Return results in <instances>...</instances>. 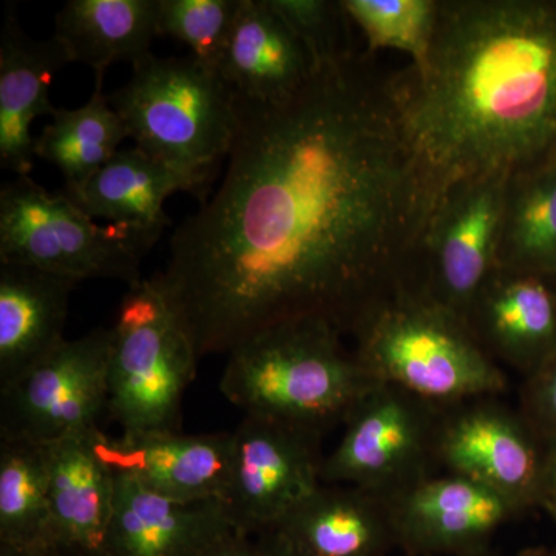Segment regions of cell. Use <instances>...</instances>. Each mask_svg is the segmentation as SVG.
Returning a JSON list of instances; mask_svg holds the SVG:
<instances>
[{"mask_svg":"<svg viewBox=\"0 0 556 556\" xmlns=\"http://www.w3.org/2000/svg\"><path fill=\"white\" fill-rule=\"evenodd\" d=\"M547 278L497 269L467 316L486 353L525 378L556 353V291Z\"/></svg>","mask_w":556,"mask_h":556,"instance_id":"15","label":"cell"},{"mask_svg":"<svg viewBox=\"0 0 556 556\" xmlns=\"http://www.w3.org/2000/svg\"><path fill=\"white\" fill-rule=\"evenodd\" d=\"M519 413L541 441L556 437V353L526 378Z\"/></svg>","mask_w":556,"mask_h":556,"instance_id":"30","label":"cell"},{"mask_svg":"<svg viewBox=\"0 0 556 556\" xmlns=\"http://www.w3.org/2000/svg\"><path fill=\"white\" fill-rule=\"evenodd\" d=\"M179 190L190 193L188 182L135 146L118 150L90 178L62 193L91 218L163 233L170 223L164 201Z\"/></svg>","mask_w":556,"mask_h":556,"instance_id":"22","label":"cell"},{"mask_svg":"<svg viewBox=\"0 0 556 556\" xmlns=\"http://www.w3.org/2000/svg\"><path fill=\"white\" fill-rule=\"evenodd\" d=\"M100 430L49 444L51 533L58 556H108L116 475L98 452Z\"/></svg>","mask_w":556,"mask_h":556,"instance_id":"16","label":"cell"},{"mask_svg":"<svg viewBox=\"0 0 556 556\" xmlns=\"http://www.w3.org/2000/svg\"><path fill=\"white\" fill-rule=\"evenodd\" d=\"M160 237L127 223L97 225L65 193H51L28 177L0 189V263L131 287L142 280L139 266Z\"/></svg>","mask_w":556,"mask_h":556,"instance_id":"7","label":"cell"},{"mask_svg":"<svg viewBox=\"0 0 556 556\" xmlns=\"http://www.w3.org/2000/svg\"><path fill=\"white\" fill-rule=\"evenodd\" d=\"M320 434L244 415L232 431L225 504L233 529L257 536L274 529L321 485Z\"/></svg>","mask_w":556,"mask_h":556,"instance_id":"11","label":"cell"},{"mask_svg":"<svg viewBox=\"0 0 556 556\" xmlns=\"http://www.w3.org/2000/svg\"><path fill=\"white\" fill-rule=\"evenodd\" d=\"M0 544L56 555L51 533L49 444L0 439Z\"/></svg>","mask_w":556,"mask_h":556,"instance_id":"24","label":"cell"},{"mask_svg":"<svg viewBox=\"0 0 556 556\" xmlns=\"http://www.w3.org/2000/svg\"><path fill=\"white\" fill-rule=\"evenodd\" d=\"M79 281L35 266L0 263V390L64 342Z\"/></svg>","mask_w":556,"mask_h":556,"instance_id":"20","label":"cell"},{"mask_svg":"<svg viewBox=\"0 0 556 556\" xmlns=\"http://www.w3.org/2000/svg\"><path fill=\"white\" fill-rule=\"evenodd\" d=\"M254 540L257 556H313L277 527L260 533Z\"/></svg>","mask_w":556,"mask_h":556,"instance_id":"33","label":"cell"},{"mask_svg":"<svg viewBox=\"0 0 556 556\" xmlns=\"http://www.w3.org/2000/svg\"><path fill=\"white\" fill-rule=\"evenodd\" d=\"M390 87L416 177V249L457 186L556 161V0H441L426 64Z\"/></svg>","mask_w":556,"mask_h":556,"instance_id":"2","label":"cell"},{"mask_svg":"<svg viewBox=\"0 0 556 556\" xmlns=\"http://www.w3.org/2000/svg\"><path fill=\"white\" fill-rule=\"evenodd\" d=\"M97 86L87 104L79 109H58L51 123L36 137V156L60 167L65 188L90 178L129 138L126 124L102 91L104 76H94Z\"/></svg>","mask_w":556,"mask_h":556,"instance_id":"25","label":"cell"},{"mask_svg":"<svg viewBox=\"0 0 556 556\" xmlns=\"http://www.w3.org/2000/svg\"><path fill=\"white\" fill-rule=\"evenodd\" d=\"M192 556H257L254 536L232 529Z\"/></svg>","mask_w":556,"mask_h":556,"instance_id":"32","label":"cell"},{"mask_svg":"<svg viewBox=\"0 0 556 556\" xmlns=\"http://www.w3.org/2000/svg\"><path fill=\"white\" fill-rule=\"evenodd\" d=\"M351 22L368 40L369 50L404 51L412 67H422L437 30L439 0H342Z\"/></svg>","mask_w":556,"mask_h":556,"instance_id":"27","label":"cell"},{"mask_svg":"<svg viewBox=\"0 0 556 556\" xmlns=\"http://www.w3.org/2000/svg\"><path fill=\"white\" fill-rule=\"evenodd\" d=\"M390 500L399 552L405 555L490 551L497 530L522 514L495 490L448 471L430 475Z\"/></svg>","mask_w":556,"mask_h":556,"instance_id":"13","label":"cell"},{"mask_svg":"<svg viewBox=\"0 0 556 556\" xmlns=\"http://www.w3.org/2000/svg\"><path fill=\"white\" fill-rule=\"evenodd\" d=\"M0 556H58L46 551H31V548H20L0 544Z\"/></svg>","mask_w":556,"mask_h":556,"instance_id":"34","label":"cell"},{"mask_svg":"<svg viewBox=\"0 0 556 556\" xmlns=\"http://www.w3.org/2000/svg\"><path fill=\"white\" fill-rule=\"evenodd\" d=\"M536 507L556 518V437L543 439L540 478H538Z\"/></svg>","mask_w":556,"mask_h":556,"instance_id":"31","label":"cell"},{"mask_svg":"<svg viewBox=\"0 0 556 556\" xmlns=\"http://www.w3.org/2000/svg\"><path fill=\"white\" fill-rule=\"evenodd\" d=\"M508 185L486 178L457 186L428 219L413 254L417 283L466 320L497 270Z\"/></svg>","mask_w":556,"mask_h":556,"instance_id":"10","label":"cell"},{"mask_svg":"<svg viewBox=\"0 0 556 556\" xmlns=\"http://www.w3.org/2000/svg\"><path fill=\"white\" fill-rule=\"evenodd\" d=\"M358 364L372 379L441 408L500 397L508 380L466 318L431 298L415 278L376 302L353 331Z\"/></svg>","mask_w":556,"mask_h":556,"instance_id":"4","label":"cell"},{"mask_svg":"<svg viewBox=\"0 0 556 556\" xmlns=\"http://www.w3.org/2000/svg\"><path fill=\"white\" fill-rule=\"evenodd\" d=\"M342 336L320 318L274 325L228 353L219 391L244 415L324 437L379 383Z\"/></svg>","mask_w":556,"mask_h":556,"instance_id":"3","label":"cell"},{"mask_svg":"<svg viewBox=\"0 0 556 556\" xmlns=\"http://www.w3.org/2000/svg\"><path fill=\"white\" fill-rule=\"evenodd\" d=\"M401 556H417V555L401 554ZM460 556H497V555L495 554V552L492 551V548H490V551L479 552V554L460 555Z\"/></svg>","mask_w":556,"mask_h":556,"instance_id":"36","label":"cell"},{"mask_svg":"<svg viewBox=\"0 0 556 556\" xmlns=\"http://www.w3.org/2000/svg\"><path fill=\"white\" fill-rule=\"evenodd\" d=\"M552 277L556 278V268H555L554 273H552Z\"/></svg>","mask_w":556,"mask_h":556,"instance_id":"37","label":"cell"},{"mask_svg":"<svg viewBox=\"0 0 556 556\" xmlns=\"http://www.w3.org/2000/svg\"><path fill=\"white\" fill-rule=\"evenodd\" d=\"M518 556H556V548L552 547H529L519 552Z\"/></svg>","mask_w":556,"mask_h":556,"instance_id":"35","label":"cell"},{"mask_svg":"<svg viewBox=\"0 0 556 556\" xmlns=\"http://www.w3.org/2000/svg\"><path fill=\"white\" fill-rule=\"evenodd\" d=\"M67 64L61 43L53 36L36 40L25 35L9 5L0 33V164L17 177L31 174L36 156L31 124L40 115L56 113L50 87Z\"/></svg>","mask_w":556,"mask_h":556,"instance_id":"18","label":"cell"},{"mask_svg":"<svg viewBox=\"0 0 556 556\" xmlns=\"http://www.w3.org/2000/svg\"><path fill=\"white\" fill-rule=\"evenodd\" d=\"M53 38L70 62L104 76L113 62L131 65L150 54L156 33V0H70L56 16Z\"/></svg>","mask_w":556,"mask_h":556,"instance_id":"23","label":"cell"},{"mask_svg":"<svg viewBox=\"0 0 556 556\" xmlns=\"http://www.w3.org/2000/svg\"><path fill=\"white\" fill-rule=\"evenodd\" d=\"M110 342V328L65 339L0 390V439L53 444L98 428L108 412Z\"/></svg>","mask_w":556,"mask_h":556,"instance_id":"9","label":"cell"},{"mask_svg":"<svg viewBox=\"0 0 556 556\" xmlns=\"http://www.w3.org/2000/svg\"><path fill=\"white\" fill-rule=\"evenodd\" d=\"M308 50L314 68L354 56L351 20L342 2L328 0H270Z\"/></svg>","mask_w":556,"mask_h":556,"instance_id":"29","label":"cell"},{"mask_svg":"<svg viewBox=\"0 0 556 556\" xmlns=\"http://www.w3.org/2000/svg\"><path fill=\"white\" fill-rule=\"evenodd\" d=\"M219 75L237 100L280 104L316 75L308 50L270 0H241Z\"/></svg>","mask_w":556,"mask_h":556,"instance_id":"17","label":"cell"},{"mask_svg":"<svg viewBox=\"0 0 556 556\" xmlns=\"http://www.w3.org/2000/svg\"><path fill=\"white\" fill-rule=\"evenodd\" d=\"M97 447L115 475L170 500L222 501L232 470V433H97Z\"/></svg>","mask_w":556,"mask_h":556,"instance_id":"14","label":"cell"},{"mask_svg":"<svg viewBox=\"0 0 556 556\" xmlns=\"http://www.w3.org/2000/svg\"><path fill=\"white\" fill-rule=\"evenodd\" d=\"M110 331L108 413L121 434L179 431L200 357L159 274L131 285Z\"/></svg>","mask_w":556,"mask_h":556,"instance_id":"6","label":"cell"},{"mask_svg":"<svg viewBox=\"0 0 556 556\" xmlns=\"http://www.w3.org/2000/svg\"><path fill=\"white\" fill-rule=\"evenodd\" d=\"M556 268V161L510 179L497 269L551 276Z\"/></svg>","mask_w":556,"mask_h":556,"instance_id":"26","label":"cell"},{"mask_svg":"<svg viewBox=\"0 0 556 556\" xmlns=\"http://www.w3.org/2000/svg\"><path fill=\"white\" fill-rule=\"evenodd\" d=\"M241 0H156L159 36L186 43L192 56L218 70Z\"/></svg>","mask_w":556,"mask_h":556,"instance_id":"28","label":"cell"},{"mask_svg":"<svg viewBox=\"0 0 556 556\" xmlns=\"http://www.w3.org/2000/svg\"><path fill=\"white\" fill-rule=\"evenodd\" d=\"M445 409L379 382L343 422L339 444L325 456L321 484L361 486L394 497L430 477L438 466Z\"/></svg>","mask_w":556,"mask_h":556,"instance_id":"8","label":"cell"},{"mask_svg":"<svg viewBox=\"0 0 556 556\" xmlns=\"http://www.w3.org/2000/svg\"><path fill=\"white\" fill-rule=\"evenodd\" d=\"M543 441L519 409L497 397L447 408L437 442L438 466L506 496L525 514L536 507Z\"/></svg>","mask_w":556,"mask_h":556,"instance_id":"12","label":"cell"},{"mask_svg":"<svg viewBox=\"0 0 556 556\" xmlns=\"http://www.w3.org/2000/svg\"><path fill=\"white\" fill-rule=\"evenodd\" d=\"M239 101L217 192L159 274L199 357L283 321L353 334L412 278L416 177L390 80L354 54L280 104Z\"/></svg>","mask_w":556,"mask_h":556,"instance_id":"1","label":"cell"},{"mask_svg":"<svg viewBox=\"0 0 556 556\" xmlns=\"http://www.w3.org/2000/svg\"><path fill=\"white\" fill-rule=\"evenodd\" d=\"M109 100L135 146L204 199L239 129V101L218 70L150 53Z\"/></svg>","mask_w":556,"mask_h":556,"instance_id":"5","label":"cell"},{"mask_svg":"<svg viewBox=\"0 0 556 556\" xmlns=\"http://www.w3.org/2000/svg\"><path fill=\"white\" fill-rule=\"evenodd\" d=\"M232 529L222 501L170 500L116 475L108 556H192Z\"/></svg>","mask_w":556,"mask_h":556,"instance_id":"19","label":"cell"},{"mask_svg":"<svg viewBox=\"0 0 556 556\" xmlns=\"http://www.w3.org/2000/svg\"><path fill=\"white\" fill-rule=\"evenodd\" d=\"M277 529L313 556H391L399 551L390 497L361 486L321 484Z\"/></svg>","mask_w":556,"mask_h":556,"instance_id":"21","label":"cell"}]
</instances>
